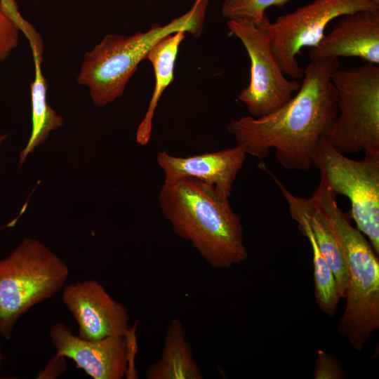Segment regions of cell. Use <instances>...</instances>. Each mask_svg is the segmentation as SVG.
<instances>
[{
  "label": "cell",
  "mask_w": 379,
  "mask_h": 379,
  "mask_svg": "<svg viewBox=\"0 0 379 379\" xmlns=\"http://www.w3.org/2000/svg\"><path fill=\"white\" fill-rule=\"evenodd\" d=\"M6 134L0 136V144L6 138Z\"/></svg>",
  "instance_id": "obj_24"
},
{
  "label": "cell",
  "mask_w": 379,
  "mask_h": 379,
  "mask_svg": "<svg viewBox=\"0 0 379 379\" xmlns=\"http://www.w3.org/2000/svg\"><path fill=\"white\" fill-rule=\"evenodd\" d=\"M4 359V354L2 352L1 346L0 345V378H1V370H2V365H3Z\"/></svg>",
  "instance_id": "obj_23"
},
{
  "label": "cell",
  "mask_w": 379,
  "mask_h": 379,
  "mask_svg": "<svg viewBox=\"0 0 379 379\" xmlns=\"http://www.w3.org/2000/svg\"><path fill=\"white\" fill-rule=\"evenodd\" d=\"M50 340L56 354L74 361L93 379H122L128 371V345L125 335L96 340L74 335L62 323L52 326Z\"/></svg>",
  "instance_id": "obj_11"
},
{
  "label": "cell",
  "mask_w": 379,
  "mask_h": 379,
  "mask_svg": "<svg viewBox=\"0 0 379 379\" xmlns=\"http://www.w3.org/2000/svg\"><path fill=\"white\" fill-rule=\"evenodd\" d=\"M66 358L56 354L50 359L46 366L41 369L36 374L38 379L58 378L66 370Z\"/></svg>",
  "instance_id": "obj_22"
},
{
  "label": "cell",
  "mask_w": 379,
  "mask_h": 379,
  "mask_svg": "<svg viewBox=\"0 0 379 379\" xmlns=\"http://www.w3.org/2000/svg\"><path fill=\"white\" fill-rule=\"evenodd\" d=\"M264 168L281 192L291 218L298 224L304 225L311 232L334 274L340 298H345L347 285L345 263L336 238L326 219L310 198L295 196L265 166Z\"/></svg>",
  "instance_id": "obj_14"
},
{
  "label": "cell",
  "mask_w": 379,
  "mask_h": 379,
  "mask_svg": "<svg viewBox=\"0 0 379 379\" xmlns=\"http://www.w3.org/2000/svg\"><path fill=\"white\" fill-rule=\"evenodd\" d=\"M368 1L379 5V0H368Z\"/></svg>",
  "instance_id": "obj_25"
},
{
  "label": "cell",
  "mask_w": 379,
  "mask_h": 379,
  "mask_svg": "<svg viewBox=\"0 0 379 379\" xmlns=\"http://www.w3.org/2000/svg\"><path fill=\"white\" fill-rule=\"evenodd\" d=\"M247 154L243 146L188 157H175L165 151L157 154L164 182L184 177L201 180L213 186L222 197L230 198L232 186L242 168Z\"/></svg>",
  "instance_id": "obj_12"
},
{
  "label": "cell",
  "mask_w": 379,
  "mask_h": 379,
  "mask_svg": "<svg viewBox=\"0 0 379 379\" xmlns=\"http://www.w3.org/2000/svg\"><path fill=\"white\" fill-rule=\"evenodd\" d=\"M339 58L311 60L297 93L277 110L261 117L231 119L228 133L247 155L265 158L272 149L288 171L307 172L319 142L332 131L338 116L337 91L331 74Z\"/></svg>",
  "instance_id": "obj_1"
},
{
  "label": "cell",
  "mask_w": 379,
  "mask_h": 379,
  "mask_svg": "<svg viewBox=\"0 0 379 379\" xmlns=\"http://www.w3.org/2000/svg\"><path fill=\"white\" fill-rule=\"evenodd\" d=\"M343 16L311 47L310 60L357 57L379 65V11L361 10Z\"/></svg>",
  "instance_id": "obj_13"
},
{
  "label": "cell",
  "mask_w": 379,
  "mask_h": 379,
  "mask_svg": "<svg viewBox=\"0 0 379 379\" xmlns=\"http://www.w3.org/2000/svg\"><path fill=\"white\" fill-rule=\"evenodd\" d=\"M185 37V32L182 30L168 34L159 41L147 55V59L154 69L155 86L147 112L136 131V142L140 145L149 141L154 111L164 90L173 81L176 57Z\"/></svg>",
  "instance_id": "obj_16"
},
{
  "label": "cell",
  "mask_w": 379,
  "mask_h": 379,
  "mask_svg": "<svg viewBox=\"0 0 379 379\" xmlns=\"http://www.w3.org/2000/svg\"><path fill=\"white\" fill-rule=\"evenodd\" d=\"M338 116L326 138L343 154H379V65L335 69Z\"/></svg>",
  "instance_id": "obj_6"
},
{
  "label": "cell",
  "mask_w": 379,
  "mask_h": 379,
  "mask_svg": "<svg viewBox=\"0 0 379 379\" xmlns=\"http://www.w3.org/2000/svg\"><path fill=\"white\" fill-rule=\"evenodd\" d=\"M361 10L378 11L379 5L368 0H314L280 15L274 22L267 17L258 27L266 33L282 72L302 79L305 69L295 58L301 49L317 46L325 35L327 25L335 18Z\"/></svg>",
  "instance_id": "obj_8"
},
{
  "label": "cell",
  "mask_w": 379,
  "mask_h": 379,
  "mask_svg": "<svg viewBox=\"0 0 379 379\" xmlns=\"http://www.w3.org/2000/svg\"><path fill=\"white\" fill-rule=\"evenodd\" d=\"M62 301L78 325V336L96 340L125 335L130 329L128 308L114 300L97 280L63 287Z\"/></svg>",
  "instance_id": "obj_10"
},
{
  "label": "cell",
  "mask_w": 379,
  "mask_h": 379,
  "mask_svg": "<svg viewBox=\"0 0 379 379\" xmlns=\"http://www.w3.org/2000/svg\"><path fill=\"white\" fill-rule=\"evenodd\" d=\"M20 31L0 1V62L5 60L17 47Z\"/></svg>",
  "instance_id": "obj_20"
},
{
  "label": "cell",
  "mask_w": 379,
  "mask_h": 379,
  "mask_svg": "<svg viewBox=\"0 0 379 379\" xmlns=\"http://www.w3.org/2000/svg\"><path fill=\"white\" fill-rule=\"evenodd\" d=\"M326 219L343 253L347 277L345 310L337 324L339 333L361 351L379 328V261L369 241L343 212L336 194L320 178L310 197Z\"/></svg>",
  "instance_id": "obj_3"
},
{
  "label": "cell",
  "mask_w": 379,
  "mask_h": 379,
  "mask_svg": "<svg viewBox=\"0 0 379 379\" xmlns=\"http://www.w3.org/2000/svg\"><path fill=\"white\" fill-rule=\"evenodd\" d=\"M147 379H202L181 321L173 319L164 335L160 358L149 365Z\"/></svg>",
  "instance_id": "obj_15"
},
{
  "label": "cell",
  "mask_w": 379,
  "mask_h": 379,
  "mask_svg": "<svg viewBox=\"0 0 379 379\" xmlns=\"http://www.w3.org/2000/svg\"><path fill=\"white\" fill-rule=\"evenodd\" d=\"M208 0H194L184 15L165 25L154 24L145 32L107 34L84 58L77 82L88 88L93 104L104 107L121 97L139 63L161 39L178 31L201 36Z\"/></svg>",
  "instance_id": "obj_4"
},
{
  "label": "cell",
  "mask_w": 379,
  "mask_h": 379,
  "mask_svg": "<svg viewBox=\"0 0 379 379\" xmlns=\"http://www.w3.org/2000/svg\"><path fill=\"white\" fill-rule=\"evenodd\" d=\"M158 200L173 232L211 267L230 269L247 259L241 219L213 186L190 177L164 182Z\"/></svg>",
  "instance_id": "obj_2"
},
{
  "label": "cell",
  "mask_w": 379,
  "mask_h": 379,
  "mask_svg": "<svg viewBox=\"0 0 379 379\" xmlns=\"http://www.w3.org/2000/svg\"><path fill=\"white\" fill-rule=\"evenodd\" d=\"M290 0H225L222 14L228 20L260 26L267 18L266 9L275 6L283 7Z\"/></svg>",
  "instance_id": "obj_19"
},
{
  "label": "cell",
  "mask_w": 379,
  "mask_h": 379,
  "mask_svg": "<svg viewBox=\"0 0 379 379\" xmlns=\"http://www.w3.org/2000/svg\"><path fill=\"white\" fill-rule=\"evenodd\" d=\"M298 225L302 235L307 238L312 251L316 304L324 313L332 317L341 299L334 274L311 232L304 225Z\"/></svg>",
  "instance_id": "obj_18"
},
{
  "label": "cell",
  "mask_w": 379,
  "mask_h": 379,
  "mask_svg": "<svg viewBox=\"0 0 379 379\" xmlns=\"http://www.w3.org/2000/svg\"><path fill=\"white\" fill-rule=\"evenodd\" d=\"M312 166L337 194L350 201V216L379 254V154L350 159L323 138L317 146Z\"/></svg>",
  "instance_id": "obj_7"
},
{
  "label": "cell",
  "mask_w": 379,
  "mask_h": 379,
  "mask_svg": "<svg viewBox=\"0 0 379 379\" xmlns=\"http://www.w3.org/2000/svg\"><path fill=\"white\" fill-rule=\"evenodd\" d=\"M67 264L36 239L25 238L0 260V335L10 339L19 319L63 288Z\"/></svg>",
  "instance_id": "obj_5"
},
{
  "label": "cell",
  "mask_w": 379,
  "mask_h": 379,
  "mask_svg": "<svg viewBox=\"0 0 379 379\" xmlns=\"http://www.w3.org/2000/svg\"><path fill=\"white\" fill-rule=\"evenodd\" d=\"M343 372L335 359L322 350L318 351L314 378H342L344 376Z\"/></svg>",
  "instance_id": "obj_21"
},
{
  "label": "cell",
  "mask_w": 379,
  "mask_h": 379,
  "mask_svg": "<svg viewBox=\"0 0 379 379\" xmlns=\"http://www.w3.org/2000/svg\"><path fill=\"white\" fill-rule=\"evenodd\" d=\"M33 58L34 79L30 85L32 128L28 142L20 155V165L29 154L47 139L51 131L63 124L62 117L46 101L48 84L41 70L43 60L36 56Z\"/></svg>",
  "instance_id": "obj_17"
},
{
  "label": "cell",
  "mask_w": 379,
  "mask_h": 379,
  "mask_svg": "<svg viewBox=\"0 0 379 379\" xmlns=\"http://www.w3.org/2000/svg\"><path fill=\"white\" fill-rule=\"evenodd\" d=\"M230 32L244 46L251 61L250 82L238 95L250 116L267 115L288 102L301 84L288 80L277 63L267 36L260 27L227 20Z\"/></svg>",
  "instance_id": "obj_9"
}]
</instances>
